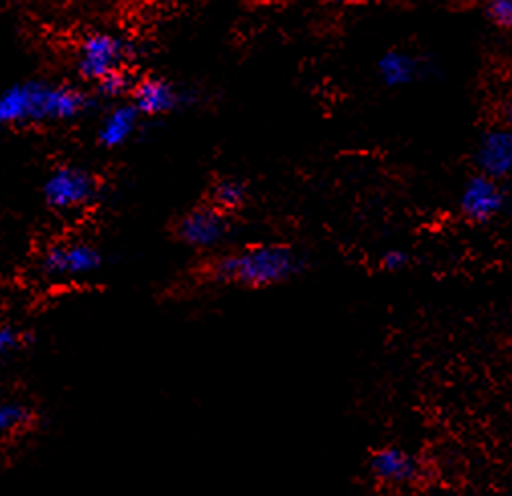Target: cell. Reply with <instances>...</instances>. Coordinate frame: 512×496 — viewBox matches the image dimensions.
I'll return each instance as SVG.
<instances>
[{
	"label": "cell",
	"mask_w": 512,
	"mask_h": 496,
	"mask_svg": "<svg viewBox=\"0 0 512 496\" xmlns=\"http://www.w3.org/2000/svg\"><path fill=\"white\" fill-rule=\"evenodd\" d=\"M409 255L401 248H393V251H387L382 257V267L384 271H403L409 265Z\"/></svg>",
	"instance_id": "cell-18"
},
{
	"label": "cell",
	"mask_w": 512,
	"mask_h": 496,
	"mask_svg": "<svg viewBox=\"0 0 512 496\" xmlns=\"http://www.w3.org/2000/svg\"><path fill=\"white\" fill-rule=\"evenodd\" d=\"M370 476L387 486H407L419 478V460L399 448H384L370 456L368 460Z\"/></svg>",
	"instance_id": "cell-9"
},
{
	"label": "cell",
	"mask_w": 512,
	"mask_h": 496,
	"mask_svg": "<svg viewBox=\"0 0 512 496\" xmlns=\"http://www.w3.org/2000/svg\"><path fill=\"white\" fill-rule=\"evenodd\" d=\"M248 200V190L246 183L236 179V177H224L220 179L214 190H212V206L218 208L224 214H232L236 210H240Z\"/></svg>",
	"instance_id": "cell-13"
},
{
	"label": "cell",
	"mask_w": 512,
	"mask_h": 496,
	"mask_svg": "<svg viewBox=\"0 0 512 496\" xmlns=\"http://www.w3.org/2000/svg\"><path fill=\"white\" fill-rule=\"evenodd\" d=\"M133 84H135V80L131 78V74H128L126 70H118V72L106 76L104 80H100V82L94 84V86H96V90H98V94H100L102 98L120 100V98L131 94Z\"/></svg>",
	"instance_id": "cell-15"
},
{
	"label": "cell",
	"mask_w": 512,
	"mask_h": 496,
	"mask_svg": "<svg viewBox=\"0 0 512 496\" xmlns=\"http://www.w3.org/2000/svg\"><path fill=\"white\" fill-rule=\"evenodd\" d=\"M143 116L131 102H116L98 124V143L104 149H120L131 141L139 127Z\"/></svg>",
	"instance_id": "cell-11"
},
{
	"label": "cell",
	"mask_w": 512,
	"mask_h": 496,
	"mask_svg": "<svg viewBox=\"0 0 512 496\" xmlns=\"http://www.w3.org/2000/svg\"><path fill=\"white\" fill-rule=\"evenodd\" d=\"M21 344H23V334L17 328L9 324H0V360H5L15 350H19Z\"/></svg>",
	"instance_id": "cell-17"
},
{
	"label": "cell",
	"mask_w": 512,
	"mask_h": 496,
	"mask_svg": "<svg viewBox=\"0 0 512 496\" xmlns=\"http://www.w3.org/2000/svg\"><path fill=\"white\" fill-rule=\"evenodd\" d=\"M378 78L389 88H403L417 80L419 61L405 51H387L376 66Z\"/></svg>",
	"instance_id": "cell-12"
},
{
	"label": "cell",
	"mask_w": 512,
	"mask_h": 496,
	"mask_svg": "<svg viewBox=\"0 0 512 496\" xmlns=\"http://www.w3.org/2000/svg\"><path fill=\"white\" fill-rule=\"evenodd\" d=\"M303 259L287 244H252L238 253L214 259L206 269L210 281L265 289L287 283L303 271Z\"/></svg>",
	"instance_id": "cell-2"
},
{
	"label": "cell",
	"mask_w": 512,
	"mask_h": 496,
	"mask_svg": "<svg viewBox=\"0 0 512 496\" xmlns=\"http://www.w3.org/2000/svg\"><path fill=\"white\" fill-rule=\"evenodd\" d=\"M508 196L502 181L488 175H474L466 181L460 194V210L472 222H490L504 212Z\"/></svg>",
	"instance_id": "cell-7"
},
{
	"label": "cell",
	"mask_w": 512,
	"mask_h": 496,
	"mask_svg": "<svg viewBox=\"0 0 512 496\" xmlns=\"http://www.w3.org/2000/svg\"><path fill=\"white\" fill-rule=\"evenodd\" d=\"M128 59H131V47L122 37L108 31H94L78 47L76 68L82 80L98 84L106 76L126 70Z\"/></svg>",
	"instance_id": "cell-3"
},
{
	"label": "cell",
	"mask_w": 512,
	"mask_h": 496,
	"mask_svg": "<svg viewBox=\"0 0 512 496\" xmlns=\"http://www.w3.org/2000/svg\"><path fill=\"white\" fill-rule=\"evenodd\" d=\"M128 102L137 108L141 116H163L177 110L185 98L181 90L167 78L145 76L135 80L133 90L128 94Z\"/></svg>",
	"instance_id": "cell-8"
},
{
	"label": "cell",
	"mask_w": 512,
	"mask_h": 496,
	"mask_svg": "<svg viewBox=\"0 0 512 496\" xmlns=\"http://www.w3.org/2000/svg\"><path fill=\"white\" fill-rule=\"evenodd\" d=\"M100 192V183L84 167L61 165L43 183L45 204L57 212H74L90 206Z\"/></svg>",
	"instance_id": "cell-4"
},
{
	"label": "cell",
	"mask_w": 512,
	"mask_h": 496,
	"mask_svg": "<svg viewBox=\"0 0 512 496\" xmlns=\"http://www.w3.org/2000/svg\"><path fill=\"white\" fill-rule=\"evenodd\" d=\"M92 98L70 84L21 82L0 92V131L23 124L70 122L90 110Z\"/></svg>",
	"instance_id": "cell-1"
},
{
	"label": "cell",
	"mask_w": 512,
	"mask_h": 496,
	"mask_svg": "<svg viewBox=\"0 0 512 496\" xmlns=\"http://www.w3.org/2000/svg\"><path fill=\"white\" fill-rule=\"evenodd\" d=\"M33 421V411L19 403V401H9V403H0V436L5 433H15L25 429Z\"/></svg>",
	"instance_id": "cell-14"
},
{
	"label": "cell",
	"mask_w": 512,
	"mask_h": 496,
	"mask_svg": "<svg viewBox=\"0 0 512 496\" xmlns=\"http://www.w3.org/2000/svg\"><path fill=\"white\" fill-rule=\"evenodd\" d=\"M104 257L94 244L72 240L55 242L43 253L41 271L51 279H80L98 273Z\"/></svg>",
	"instance_id": "cell-5"
},
{
	"label": "cell",
	"mask_w": 512,
	"mask_h": 496,
	"mask_svg": "<svg viewBox=\"0 0 512 496\" xmlns=\"http://www.w3.org/2000/svg\"><path fill=\"white\" fill-rule=\"evenodd\" d=\"M334 5H346V7H358V5H370L376 3V0H330Z\"/></svg>",
	"instance_id": "cell-19"
},
{
	"label": "cell",
	"mask_w": 512,
	"mask_h": 496,
	"mask_svg": "<svg viewBox=\"0 0 512 496\" xmlns=\"http://www.w3.org/2000/svg\"><path fill=\"white\" fill-rule=\"evenodd\" d=\"M230 230V216L212 204L189 210L179 218L175 226L177 238L191 248H198V251L220 246L230 236Z\"/></svg>",
	"instance_id": "cell-6"
},
{
	"label": "cell",
	"mask_w": 512,
	"mask_h": 496,
	"mask_svg": "<svg viewBox=\"0 0 512 496\" xmlns=\"http://www.w3.org/2000/svg\"><path fill=\"white\" fill-rule=\"evenodd\" d=\"M486 17L500 29L512 25V0H484Z\"/></svg>",
	"instance_id": "cell-16"
},
{
	"label": "cell",
	"mask_w": 512,
	"mask_h": 496,
	"mask_svg": "<svg viewBox=\"0 0 512 496\" xmlns=\"http://www.w3.org/2000/svg\"><path fill=\"white\" fill-rule=\"evenodd\" d=\"M476 165L482 175L506 179L512 169V133L506 127L486 131L476 147Z\"/></svg>",
	"instance_id": "cell-10"
}]
</instances>
